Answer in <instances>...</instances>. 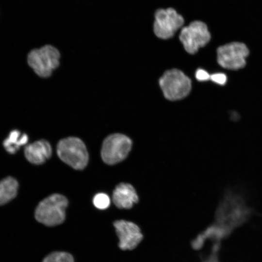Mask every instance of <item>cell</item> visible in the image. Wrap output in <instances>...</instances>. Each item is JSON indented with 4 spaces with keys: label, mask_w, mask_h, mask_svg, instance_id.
<instances>
[{
    "label": "cell",
    "mask_w": 262,
    "mask_h": 262,
    "mask_svg": "<svg viewBox=\"0 0 262 262\" xmlns=\"http://www.w3.org/2000/svg\"><path fill=\"white\" fill-rule=\"evenodd\" d=\"M66 198L58 194L51 195L41 201L35 211V217L39 222L47 226L62 223L65 219Z\"/></svg>",
    "instance_id": "obj_1"
},
{
    "label": "cell",
    "mask_w": 262,
    "mask_h": 262,
    "mask_svg": "<svg viewBox=\"0 0 262 262\" xmlns=\"http://www.w3.org/2000/svg\"><path fill=\"white\" fill-rule=\"evenodd\" d=\"M57 152L63 162L75 169H83L88 162L85 145L77 137H69L61 140L57 144Z\"/></svg>",
    "instance_id": "obj_2"
},
{
    "label": "cell",
    "mask_w": 262,
    "mask_h": 262,
    "mask_svg": "<svg viewBox=\"0 0 262 262\" xmlns=\"http://www.w3.org/2000/svg\"><path fill=\"white\" fill-rule=\"evenodd\" d=\"M60 54L58 50L51 45L34 49L28 54L29 66L39 76L47 78L59 65Z\"/></svg>",
    "instance_id": "obj_3"
},
{
    "label": "cell",
    "mask_w": 262,
    "mask_h": 262,
    "mask_svg": "<svg viewBox=\"0 0 262 262\" xmlns=\"http://www.w3.org/2000/svg\"><path fill=\"white\" fill-rule=\"evenodd\" d=\"M159 84L164 96L170 100L185 98L191 89L190 79L182 71L177 69L165 72L159 80Z\"/></svg>",
    "instance_id": "obj_4"
},
{
    "label": "cell",
    "mask_w": 262,
    "mask_h": 262,
    "mask_svg": "<svg viewBox=\"0 0 262 262\" xmlns=\"http://www.w3.org/2000/svg\"><path fill=\"white\" fill-rule=\"evenodd\" d=\"M132 141L127 136L121 133L109 135L104 140L101 156L106 164L113 165L124 160L132 147Z\"/></svg>",
    "instance_id": "obj_5"
},
{
    "label": "cell",
    "mask_w": 262,
    "mask_h": 262,
    "mask_svg": "<svg viewBox=\"0 0 262 262\" xmlns=\"http://www.w3.org/2000/svg\"><path fill=\"white\" fill-rule=\"evenodd\" d=\"M179 38L185 50L193 54L209 42L211 35L204 22L195 21L182 29Z\"/></svg>",
    "instance_id": "obj_6"
},
{
    "label": "cell",
    "mask_w": 262,
    "mask_h": 262,
    "mask_svg": "<svg viewBox=\"0 0 262 262\" xmlns=\"http://www.w3.org/2000/svg\"><path fill=\"white\" fill-rule=\"evenodd\" d=\"M249 53L245 44L232 42L219 47L217 50V59L223 68L236 70L246 65V58Z\"/></svg>",
    "instance_id": "obj_7"
},
{
    "label": "cell",
    "mask_w": 262,
    "mask_h": 262,
    "mask_svg": "<svg viewBox=\"0 0 262 262\" xmlns=\"http://www.w3.org/2000/svg\"><path fill=\"white\" fill-rule=\"evenodd\" d=\"M183 23V17L174 9H159L155 15L154 32L157 37L168 39L174 35Z\"/></svg>",
    "instance_id": "obj_8"
},
{
    "label": "cell",
    "mask_w": 262,
    "mask_h": 262,
    "mask_svg": "<svg viewBox=\"0 0 262 262\" xmlns=\"http://www.w3.org/2000/svg\"><path fill=\"white\" fill-rule=\"evenodd\" d=\"M114 225L119 238V247L122 250L135 248L143 239L140 228L133 222L119 220L115 221Z\"/></svg>",
    "instance_id": "obj_9"
},
{
    "label": "cell",
    "mask_w": 262,
    "mask_h": 262,
    "mask_svg": "<svg viewBox=\"0 0 262 262\" xmlns=\"http://www.w3.org/2000/svg\"><path fill=\"white\" fill-rule=\"evenodd\" d=\"M113 201L118 208L129 209L138 201V195L130 184L121 183L115 188L113 193Z\"/></svg>",
    "instance_id": "obj_10"
},
{
    "label": "cell",
    "mask_w": 262,
    "mask_h": 262,
    "mask_svg": "<svg viewBox=\"0 0 262 262\" xmlns=\"http://www.w3.org/2000/svg\"><path fill=\"white\" fill-rule=\"evenodd\" d=\"M52 149L49 142L42 139L26 146L24 155L26 159L34 164H43L50 158Z\"/></svg>",
    "instance_id": "obj_11"
},
{
    "label": "cell",
    "mask_w": 262,
    "mask_h": 262,
    "mask_svg": "<svg viewBox=\"0 0 262 262\" xmlns=\"http://www.w3.org/2000/svg\"><path fill=\"white\" fill-rule=\"evenodd\" d=\"M18 183L13 177L9 176L0 180V205L13 199L17 193Z\"/></svg>",
    "instance_id": "obj_12"
},
{
    "label": "cell",
    "mask_w": 262,
    "mask_h": 262,
    "mask_svg": "<svg viewBox=\"0 0 262 262\" xmlns=\"http://www.w3.org/2000/svg\"><path fill=\"white\" fill-rule=\"evenodd\" d=\"M28 141V136L26 133H21L18 130H13L4 140L2 145L7 152L15 154L20 147L26 145Z\"/></svg>",
    "instance_id": "obj_13"
},
{
    "label": "cell",
    "mask_w": 262,
    "mask_h": 262,
    "mask_svg": "<svg viewBox=\"0 0 262 262\" xmlns=\"http://www.w3.org/2000/svg\"><path fill=\"white\" fill-rule=\"evenodd\" d=\"M42 262H74L72 256L65 252H54L43 260Z\"/></svg>",
    "instance_id": "obj_14"
},
{
    "label": "cell",
    "mask_w": 262,
    "mask_h": 262,
    "mask_svg": "<svg viewBox=\"0 0 262 262\" xmlns=\"http://www.w3.org/2000/svg\"><path fill=\"white\" fill-rule=\"evenodd\" d=\"M93 204L98 209L104 210L110 204V199L108 196L104 193H98L93 198Z\"/></svg>",
    "instance_id": "obj_15"
},
{
    "label": "cell",
    "mask_w": 262,
    "mask_h": 262,
    "mask_svg": "<svg viewBox=\"0 0 262 262\" xmlns=\"http://www.w3.org/2000/svg\"><path fill=\"white\" fill-rule=\"evenodd\" d=\"M210 79L217 84L223 85L226 82L227 77L224 73H218L210 75Z\"/></svg>",
    "instance_id": "obj_16"
},
{
    "label": "cell",
    "mask_w": 262,
    "mask_h": 262,
    "mask_svg": "<svg viewBox=\"0 0 262 262\" xmlns=\"http://www.w3.org/2000/svg\"><path fill=\"white\" fill-rule=\"evenodd\" d=\"M196 78L198 81H205L210 79V75L205 70L198 69L196 72Z\"/></svg>",
    "instance_id": "obj_17"
}]
</instances>
